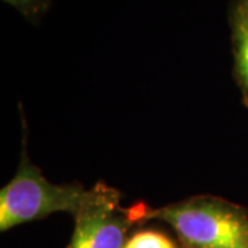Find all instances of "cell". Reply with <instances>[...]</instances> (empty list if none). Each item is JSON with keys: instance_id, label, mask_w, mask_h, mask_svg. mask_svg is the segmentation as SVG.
I'll list each match as a JSON object with an SVG mask.
<instances>
[{"instance_id": "obj_2", "label": "cell", "mask_w": 248, "mask_h": 248, "mask_svg": "<svg viewBox=\"0 0 248 248\" xmlns=\"http://www.w3.org/2000/svg\"><path fill=\"white\" fill-rule=\"evenodd\" d=\"M24 146L16 175L0 190V231L43 219L55 213L75 217L90 195V189L80 184L50 182L31 161Z\"/></svg>"}, {"instance_id": "obj_5", "label": "cell", "mask_w": 248, "mask_h": 248, "mask_svg": "<svg viewBox=\"0 0 248 248\" xmlns=\"http://www.w3.org/2000/svg\"><path fill=\"white\" fill-rule=\"evenodd\" d=\"M124 248H178L167 234L157 231H140L130 236Z\"/></svg>"}, {"instance_id": "obj_4", "label": "cell", "mask_w": 248, "mask_h": 248, "mask_svg": "<svg viewBox=\"0 0 248 248\" xmlns=\"http://www.w3.org/2000/svg\"><path fill=\"white\" fill-rule=\"evenodd\" d=\"M228 21L231 27L234 80L248 109V0H231Z\"/></svg>"}, {"instance_id": "obj_1", "label": "cell", "mask_w": 248, "mask_h": 248, "mask_svg": "<svg viewBox=\"0 0 248 248\" xmlns=\"http://www.w3.org/2000/svg\"><path fill=\"white\" fill-rule=\"evenodd\" d=\"M128 210L135 223L166 222L185 248H248V208L223 197L193 196L157 208L135 203Z\"/></svg>"}, {"instance_id": "obj_3", "label": "cell", "mask_w": 248, "mask_h": 248, "mask_svg": "<svg viewBox=\"0 0 248 248\" xmlns=\"http://www.w3.org/2000/svg\"><path fill=\"white\" fill-rule=\"evenodd\" d=\"M75 229L66 248H124L128 232L135 225L130 210L120 203V193L98 182L73 217Z\"/></svg>"}, {"instance_id": "obj_6", "label": "cell", "mask_w": 248, "mask_h": 248, "mask_svg": "<svg viewBox=\"0 0 248 248\" xmlns=\"http://www.w3.org/2000/svg\"><path fill=\"white\" fill-rule=\"evenodd\" d=\"M3 1L14 7L18 13L24 16L27 21L32 24H37L51 6V0H3Z\"/></svg>"}]
</instances>
